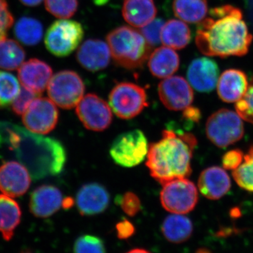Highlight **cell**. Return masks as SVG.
Returning <instances> with one entry per match:
<instances>
[{
  "mask_svg": "<svg viewBox=\"0 0 253 253\" xmlns=\"http://www.w3.org/2000/svg\"><path fill=\"white\" fill-rule=\"evenodd\" d=\"M161 231L169 242L181 244L191 238L194 226L189 217L180 214H174L165 219Z\"/></svg>",
  "mask_w": 253,
  "mask_h": 253,
  "instance_id": "d4e9b609",
  "label": "cell"
},
{
  "mask_svg": "<svg viewBox=\"0 0 253 253\" xmlns=\"http://www.w3.org/2000/svg\"><path fill=\"white\" fill-rule=\"evenodd\" d=\"M21 219L19 205L6 195H0V233L3 239L11 241Z\"/></svg>",
  "mask_w": 253,
  "mask_h": 253,
  "instance_id": "cb8c5ba5",
  "label": "cell"
},
{
  "mask_svg": "<svg viewBox=\"0 0 253 253\" xmlns=\"http://www.w3.org/2000/svg\"><path fill=\"white\" fill-rule=\"evenodd\" d=\"M233 177L240 187L253 192V146L245 155L243 163L233 171Z\"/></svg>",
  "mask_w": 253,
  "mask_h": 253,
  "instance_id": "4dcf8cb0",
  "label": "cell"
},
{
  "mask_svg": "<svg viewBox=\"0 0 253 253\" xmlns=\"http://www.w3.org/2000/svg\"><path fill=\"white\" fill-rule=\"evenodd\" d=\"M206 129L209 140L222 149L241 140L244 134L242 118L237 113L225 109L219 110L210 116Z\"/></svg>",
  "mask_w": 253,
  "mask_h": 253,
  "instance_id": "5b68a950",
  "label": "cell"
},
{
  "mask_svg": "<svg viewBox=\"0 0 253 253\" xmlns=\"http://www.w3.org/2000/svg\"><path fill=\"white\" fill-rule=\"evenodd\" d=\"M209 15L199 23L196 32V46L203 54L226 58L249 52L253 36L241 9L223 5L211 9Z\"/></svg>",
  "mask_w": 253,
  "mask_h": 253,
  "instance_id": "7a4b0ae2",
  "label": "cell"
},
{
  "mask_svg": "<svg viewBox=\"0 0 253 253\" xmlns=\"http://www.w3.org/2000/svg\"><path fill=\"white\" fill-rule=\"evenodd\" d=\"M84 89L85 86L81 76L69 70L56 73L47 86L49 99L64 109L77 106L84 96Z\"/></svg>",
  "mask_w": 253,
  "mask_h": 253,
  "instance_id": "52a82bcc",
  "label": "cell"
},
{
  "mask_svg": "<svg viewBox=\"0 0 253 253\" xmlns=\"http://www.w3.org/2000/svg\"><path fill=\"white\" fill-rule=\"evenodd\" d=\"M236 110L242 120L253 124V76L244 97L236 102Z\"/></svg>",
  "mask_w": 253,
  "mask_h": 253,
  "instance_id": "836d02e7",
  "label": "cell"
},
{
  "mask_svg": "<svg viewBox=\"0 0 253 253\" xmlns=\"http://www.w3.org/2000/svg\"><path fill=\"white\" fill-rule=\"evenodd\" d=\"M59 120L56 105L47 98L37 97L23 116V123L28 130L46 134L54 129Z\"/></svg>",
  "mask_w": 253,
  "mask_h": 253,
  "instance_id": "8fae6325",
  "label": "cell"
},
{
  "mask_svg": "<svg viewBox=\"0 0 253 253\" xmlns=\"http://www.w3.org/2000/svg\"><path fill=\"white\" fill-rule=\"evenodd\" d=\"M126 253H151L149 251L143 249H134L128 251Z\"/></svg>",
  "mask_w": 253,
  "mask_h": 253,
  "instance_id": "ee69618b",
  "label": "cell"
},
{
  "mask_svg": "<svg viewBox=\"0 0 253 253\" xmlns=\"http://www.w3.org/2000/svg\"><path fill=\"white\" fill-rule=\"evenodd\" d=\"M196 253H212V252L206 248H200L196 251Z\"/></svg>",
  "mask_w": 253,
  "mask_h": 253,
  "instance_id": "f6af8a7d",
  "label": "cell"
},
{
  "mask_svg": "<svg viewBox=\"0 0 253 253\" xmlns=\"http://www.w3.org/2000/svg\"><path fill=\"white\" fill-rule=\"evenodd\" d=\"M25 6H36L41 4L42 0H19Z\"/></svg>",
  "mask_w": 253,
  "mask_h": 253,
  "instance_id": "b9f144b4",
  "label": "cell"
},
{
  "mask_svg": "<svg viewBox=\"0 0 253 253\" xmlns=\"http://www.w3.org/2000/svg\"><path fill=\"white\" fill-rule=\"evenodd\" d=\"M31 177L22 164L15 161L4 163L0 166V191L9 197H20L29 189Z\"/></svg>",
  "mask_w": 253,
  "mask_h": 253,
  "instance_id": "5bb4252c",
  "label": "cell"
},
{
  "mask_svg": "<svg viewBox=\"0 0 253 253\" xmlns=\"http://www.w3.org/2000/svg\"><path fill=\"white\" fill-rule=\"evenodd\" d=\"M161 38L163 45L173 49H181L189 44L191 33L184 21L171 19L163 25Z\"/></svg>",
  "mask_w": 253,
  "mask_h": 253,
  "instance_id": "484cf974",
  "label": "cell"
},
{
  "mask_svg": "<svg viewBox=\"0 0 253 253\" xmlns=\"http://www.w3.org/2000/svg\"><path fill=\"white\" fill-rule=\"evenodd\" d=\"M120 205L123 212L129 217H134L141 211L140 200L132 192H126L123 195L120 201Z\"/></svg>",
  "mask_w": 253,
  "mask_h": 253,
  "instance_id": "8d00e7d4",
  "label": "cell"
},
{
  "mask_svg": "<svg viewBox=\"0 0 253 253\" xmlns=\"http://www.w3.org/2000/svg\"><path fill=\"white\" fill-rule=\"evenodd\" d=\"M197 139L190 133L163 131L162 138L149 146L146 166L151 175L161 184L191 173V162Z\"/></svg>",
  "mask_w": 253,
  "mask_h": 253,
  "instance_id": "3957f363",
  "label": "cell"
},
{
  "mask_svg": "<svg viewBox=\"0 0 253 253\" xmlns=\"http://www.w3.org/2000/svg\"><path fill=\"white\" fill-rule=\"evenodd\" d=\"M106 41L115 62L129 70L142 68L152 47L140 31L123 26L110 32Z\"/></svg>",
  "mask_w": 253,
  "mask_h": 253,
  "instance_id": "277c9868",
  "label": "cell"
},
{
  "mask_svg": "<svg viewBox=\"0 0 253 253\" xmlns=\"http://www.w3.org/2000/svg\"><path fill=\"white\" fill-rule=\"evenodd\" d=\"M164 21L163 20L154 19L149 24L141 28L139 31L151 47H154L161 42V31Z\"/></svg>",
  "mask_w": 253,
  "mask_h": 253,
  "instance_id": "e575fe53",
  "label": "cell"
},
{
  "mask_svg": "<svg viewBox=\"0 0 253 253\" xmlns=\"http://www.w3.org/2000/svg\"><path fill=\"white\" fill-rule=\"evenodd\" d=\"M73 253H106V246L98 236L86 234L80 236L75 241Z\"/></svg>",
  "mask_w": 253,
  "mask_h": 253,
  "instance_id": "d6a6232c",
  "label": "cell"
},
{
  "mask_svg": "<svg viewBox=\"0 0 253 253\" xmlns=\"http://www.w3.org/2000/svg\"><path fill=\"white\" fill-rule=\"evenodd\" d=\"M26 52L18 42L11 39L0 41V68L14 71L23 64Z\"/></svg>",
  "mask_w": 253,
  "mask_h": 253,
  "instance_id": "83f0119b",
  "label": "cell"
},
{
  "mask_svg": "<svg viewBox=\"0 0 253 253\" xmlns=\"http://www.w3.org/2000/svg\"><path fill=\"white\" fill-rule=\"evenodd\" d=\"M14 35L18 41L27 46H34L41 42L43 26L36 18L22 17L14 26Z\"/></svg>",
  "mask_w": 253,
  "mask_h": 253,
  "instance_id": "f1b7e54d",
  "label": "cell"
},
{
  "mask_svg": "<svg viewBox=\"0 0 253 253\" xmlns=\"http://www.w3.org/2000/svg\"><path fill=\"white\" fill-rule=\"evenodd\" d=\"M37 96H38V94L23 86L21 88L19 94L11 104L13 112L18 116L24 114L32 101L37 98Z\"/></svg>",
  "mask_w": 253,
  "mask_h": 253,
  "instance_id": "d590c367",
  "label": "cell"
},
{
  "mask_svg": "<svg viewBox=\"0 0 253 253\" xmlns=\"http://www.w3.org/2000/svg\"><path fill=\"white\" fill-rule=\"evenodd\" d=\"M219 76L217 63L207 57L194 59L187 71L188 82L200 92L212 91L217 86Z\"/></svg>",
  "mask_w": 253,
  "mask_h": 253,
  "instance_id": "9a60e30c",
  "label": "cell"
},
{
  "mask_svg": "<svg viewBox=\"0 0 253 253\" xmlns=\"http://www.w3.org/2000/svg\"><path fill=\"white\" fill-rule=\"evenodd\" d=\"M45 8L50 14L61 19H68L76 14L78 0H45Z\"/></svg>",
  "mask_w": 253,
  "mask_h": 253,
  "instance_id": "1f68e13d",
  "label": "cell"
},
{
  "mask_svg": "<svg viewBox=\"0 0 253 253\" xmlns=\"http://www.w3.org/2000/svg\"><path fill=\"white\" fill-rule=\"evenodd\" d=\"M109 203V192L104 186L97 183L83 186L76 196L78 211L83 215H95L104 212Z\"/></svg>",
  "mask_w": 253,
  "mask_h": 253,
  "instance_id": "ac0fdd59",
  "label": "cell"
},
{
  "mask_svg": "<svg viewBox=\"0 0 253 253\" xmlns=\"http://www.w3.org/2000/svg\"><path fill=\"white\" fill-rule=\"evenodd\" d=\"M14 23L6 0H0V41L6 38L8 31Z\"/></svg>",
  "mask_w": 253,
  "mask_h": 253,
  "instance_id": "74e56055",
  "label": "cell"
},
{
  "mask_svg": "<svg viewBox=\"0 0 253 253\" xmlns=\"http://www.w3.org/2000/svg\"><path fill=\"white\" fill-rule=\"evenodd\" d=\"M172 7L176 17L189 23H201L208 12L207 0H174Z\"/></svg>",
  "mask_w": 253,
  "mask_h": 253,
  "instance_id": "4316f807",
  "label": "cell"
},
{
  "mask_svg": "<svg viewBox=\"0 0 253 253\" xmlns=\"http://www.w3.org/2000/svg\"><path fill=\"white\" fill-rule=\"evenodd\" d=\"M149 149L147 139L143 131L134 129L118 136L113 141L110 154L119 166L131 168L144 161Z\"/></svg>",
  "mask_w": 253,
  "mask_h": 253,
  "instance_id": "ba28073f",
  "label": "cell"
},
{
  "mask_svg": "<svg viewBox=\"0 0 253 253\" xmlns=\"http://www.w3.org/2000/svg\"><path fill=\"white\" fill-rule=\"evenodd\" d=\"M52 73V68L44 61L31 59L20 66L18 76L24 87L39 95L47 87Z\"/></svg>",
  "mask_w": 253,
  "mask_h": 253,
  "instance_id": "2e32d148",
  "label": "cell"
},
{
  "mask_svg": "<svg viewBox=\"0 0 253 253\" xmlns=\"http://www.w3.org/2000/svg\"><path fill=\"white\" fill-rule=\"evenodd\" d=\"M19 82L14 75L0 71V109L7 108L19 94Z\"/></svg>",
  "mask_w": 253,
  "mask_h": 253,
  "instance_id": "f546056e",
  "label": "cell"
},
{
  "mask_svg": "<svg viewBox=\"0 0 253 253\" xmlns=\"http://www.w3.org/2000/svg\"><path fill=\"white\" fill-rule=\"evenodd\" d=\"M116 229L118 239L121 240L129 239L135 233V227L134 224L126 219L118 222L116 224Z\"/></svg>",
  "mask_w": 253,
  "mask_h": 253,
  "instance_id": "ab89813d",
  "label": "cell"
},
{
  "mask_svg": "<svg viewBox=\"0 0 253 253\" xmlns=\"http://www.w3.org/2000/svg\"><path fill=\"white\" fill-rule=\"evenodd\" d=\"M249 7H251V12H252L253 21V0H249Z\"/></svg>",
  "mask_w": 253,
  "mask_h": 253,
  "instance_id": "bcb514c9",
  "label": "cell"
},
{
  "mask_svg": "<svg viewBox=\"0 0 253 253\" xmlns=\"http://www.w3.org/2000/svg\"><path fill=\"white\" fill-rule=\"evenodd\" d=\"M76 113L80 121L89 130H104L112 122V112L109 105L94 94L83 96L76 106Z\"/></svg>",
  "mask_w": 253,
  "mask_h": 253,
  "instance_id": "7c38bea8",
  "label": "cell"
},
{
  "mask_svg": "<svg viewBox=\"0 0 253 253\" xmlns=\"http://www.w3.org/2000/svg\"><path fill=\"white\" fill-rule=\"evenodd\" d=\"M244 159V154L239 149H234L226 153L222 158L223 167L226 169L234 170L241 166Z\"/></svg>",
  "mask_w": 253,
  "mask_h": 253,
  "instance_id": "f35d334b",
  "label": "cell"
},
{
  "mask_svg": "<svg viewBox=\"0 0 253 253\" xmlns=\"http://www.w3.org/2000/svg\"><path fill=\"white\" fill-rule=\"evenodd\" d=\"M84 37V30L79 22L61 19L54 21L46 33V49L57 57H66L78 47Z\"/></svg>",
  "mask_w": 253,
  "mask_h": 253,
  "instance_id": "8992f818",
  "label": "cell"
},
{
  "mask_svg": "<svg viewBox=\"0 0 253 253\" xmlns=\"http://www.w3.org/2000/svg\"><path fill=\"white\" fill-rule=\"evenodd\" d=\"M184 117L193 122H198L201 118V112L199 109L194 107H188L184 110Z\"/></svg>",
  "mask_w": 253,
  "mask_h": 253,
  "instance_id": "60d3db41",
  "label": "cell"
},
{
  "mask_svg": "<svg viewBox=\"0 0 253 253\" xmlns=\"http://www.w3.org/2000/svg\"><path fill=\"white\" fill-rule=\"evenodd\" d=\"M199 200L197 188L186 178L173 179L163 184L161 193L163 207L172 214H187Z\"/></svg>",
  "mask_w": 253,
  "mask_h": 253,
  "instance_id": "9c48e42d",
  "label": "cell"
},
{
  "mask_svg": "<svg viewBox=\"0 0 253 253\" xmlns=\"http://www.w3.org/2000/svg\"><path fill=\"white\" fill-rule=\"evenodd\" d=\"M109 44L100 40L89 39L80 46L76 59L82 67L91 72L101 71L111 61Z\"/></svg>",
  "mask_w": 253,
  "mask_h": 253,
  "instance_id": "e0dca14e",
  "label": "cell"
},
{
  "mask_svg": "<svg viewBox=\"0 0 253 253\" xmlns=\"http://www.w3.org/2000/svg\"></svg>",
  "mask_w": 253,
  "mask_h": 253,
  "instance_id": "7dc6e473",
  "label": "cell"
},
{
  "mask_svg": "<svg viewBox=\"0 0 253 253\" xmlns=\"http://www.w3.org/2000/svg\"><path fill=\"white\" fill-rule=\"evenodd\" d=\"M63 201L62 194L58 188L51 185L41 186L31 195L30 211L35 217H49L62 207Z\"/></svg>",
  "mask_w": 253,
  "mask_h": 253,
  "instance_id": "d6986e66",
  "label": "cell"
},
{
  "mask_svg": "<svg viewBox=\"0 0 253 253\" xmlns=\"http://www.w3.org/2000/svg\"><path fill=\"white\" fill-rule=\"evenodd\" d=\"M158 94L163 105L171 111H182L194 101V91L189 82L181 76H170L160 83Z\"/></svg>",
  "mask_w": 253,
  "mask_h": 253,
  "instance_id": "4fadbf2b",
  "label": "cell"
},
{
  "mask_svg": "<svg viewBox=\"0 0 253 253\" xmlns=\"http://www.w3.org/2000/svg\"><path fill=\"white\" fill-rule=\"evenodd\" d=\"M73 206V200L71 199H66L63 200L62 207L65 209L72 207Z\"/></svg>",
  "mask_w": 253,
  "mask_h": 253,
  "instance_id": "7bdbcfd3",
  "label": "cell"
},
{
  "mask_svg": "<svg viewBox=\"0 0 253 253\" xmlns=\"http://www.w3.org/2000/svg\"><path fill=\"white\" fill-rule=\"evenodd\" d=\"M0 146L12 151L35 180L60 174L67 158L59 141L4 121H0Z\"/></svg>",
  "mask_w": 253,
  "mask_h": 253,
  "instance_id": "6da1fadb",
  "label": "cell"
},
{
  "mask_svg": "<svg viewBox=\"0 0 253 253\" xmlns=\"http://www.w3.org/2000/svg\"><path fill=\"white\" fill-rule=\"evenodd\" d=\"M179 55L174 49L168 46H161L151 53L149 68L153 76L161 79L172 76L179 69Z\"/></svg>",
  "mask_w": 253,
  "mask_h": 253,
  "instance_id": "603a6c76",
  "label": "cell"
},
{
  "mask_svg": "<svg viewBox=\"0 0 253 253\" xmlns=\"http://www.w3.org/2000/svg\"><path fill=\"white\" fill-rule=\"evenodd\" d=\"M109 104L118 117L131 119L148 106L147 94L144 89L134 83H119L110 93Z\"/></svg>",
  "mask_w": 253,
  "mask_h": 253,
  "instance_id": "30bf717a",
  "label": "cell"
},
{
  "mask_svg": "<svg viewBox=\"0 0 253 253\" xmlns=\"http://www.w3.org/2000/svg\"><path fill=\"white\" fill-rule=\"evenodd\" d=\"M249 84L244 71L234 68L226 70L218 80V95L224 102L236 103L244 97Z\"/></svg>",
  "mask_w": 253,
  "mask_h": 253,
  "instance_id": "ffe728a7",
  "label": "cell"
},
{
  "mask_svg": "<svg viewBox=\"0 0 253 253\" xmlns=\"http://www.w3.org/2000/svg\"><path fill=\"white\" fill-rule=\"evenodd\" d=\"M122 14L133 27L143 28L154 21L157 8L154 0H124Z\"/></svg>",
  "mask_w": 253,
  "mask_h": 253,
  "instance_id": "7402d4cb",
  "label": "cell"
},
{
  "mask_svg": "<svg viewBox=\"0 0 253 253\" xmlns=\"http://www.w3.org/2000/svg\"><path fill=\"white\" fill-rule=\"evenodd\" d=\"M198 185L204 197L217 200L229 192L231 183L230 177L223 168L214 166L201 172Z\"/></svg>",
  "mask_w": 253,
  "mask_h": 253,
  "instance_id": "44dd1931",
  "label": "cell"
}]
</instances>
